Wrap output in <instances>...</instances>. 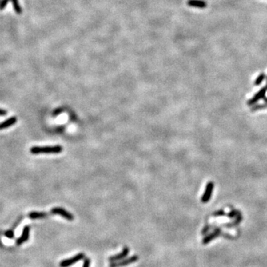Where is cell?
<instances>
[{"instance_id":"cell-1","label":"cell","mask_w":267,"mask_h":267,"mask_svg":"<svg viewBox=\"0 0 267 267\" xmlns=\"http://www.w3.org/2000/svg\"><path fill=\"white\" fill-rule=\"evenodd\" d=\"M30 153L34 154H58L62 151L61 145L52 146H34L30 149Z\"/></svg>"},{"instance_id":"cell-2","label":"cell","mask_w":267,"mask_h":267,"mask_svg":"<svg viewBox=\"0 0 267 267\" xmlns=\"http://www.w3.org/2000/svg\"><path fill=\"white\" fill-rule=\"evenodd\" d=\"M266 92H267V85H266V86H265L264 87H263L261 89H260L259 91L252 97V98L247 100L246 104L250 106H253V105L257 103L260 100L264 98Z\"/></svg>"},{"instance_id":"cell-3","label":"cell","mask_w":267,"mask_h":267,"mask_svg":"<svg viewBox=\"0 0 267 267\" xmlns=\"http://www.w3.org/2000/svg\"><path fill=\"white\" fill-rule=\"evenodd\" d=\"M50 212H51V214H57V215H59L61 216V217L66 218V220H68V221H74V215L71 214V213L66 211V209L60 208V207H55V208H53L51 210H50Z\"/></svg>"},{"instance_id":"cell-4","label":"cell","mask_w":267,"mask_h":267,"mask_svg":"<svg viewBox=\"0 0 267 267\" xmlns=\"http://www.w3.org/2000/svg\"><path fill=\"white\" fill-rule=\"evenodd\" d=\"M214 188V184L213 182L210 181L209 183H207L206 186H205L204 193H203V196L201 197V202L203 203H206L210 200L211 197H212L213 190Z\"/></svg>"},{"instance_id":"cell-5","label":"cell","mask_w":267,"mask_h":267,"mask_svg":"<svg viewBox=\"0 0 267 267\" xmlns=\"http://www.w3.org/2000/svg\"><path fill=\"white\" fill-rule=\"evenodd\" d=\"M85 258V254L84 253H79L77 254V255H75L74 257H71V258H68L63 260L62 261H61V263H59V266L60 267H69L71 265H74V263H77L78 261H81L82 259Z\"/></svg>"},{"instance_id":"cell-6","label":"cell","mask_w":267,"mask_h":267,"mask_svg":"<svg viewBox=\"0 0 267 267\" xmlns=\"http://www.w3.org/2000/svg\"><path fill=\"white\" fill-rule=\"evenodd\" d=\"M139 260V257L137 255H134L132 257H129V258H126L124 260H121L120 261H117V262H113L110 264L109 267H122L127 266V265L131 264L137 262Z\"/></svg>"},{"instance_id":"cell-7","label":"cell","mask_w":267,"mask_h":267,"mask_svg":"<svg viewBox=\"0 0 267 267\" xmlns=\"http://www.w3.org/2000/svg\"><path fill=\"white\" fill-rule=\"evenodd\" d=\"M30 229V227L28 226V225H26V226L24 227V229H23L22 230V234L20 237L18 238L17 241H16V243H17V246H20L23 243L26 242V241H28V238H29Z\"/></svg>"},{"instance_id":"cell-8","label":"cell","mask_w":267,"mask_h":267,"mask_svg":"<svg viewBox=\"0 0 267 267\" xmlns=\"http://www.w3.org/2000/svg\"><path fill=\"white\" fill-rule=\"evenodd\" d=\"M129 249L128 248V247H124L123 250H122V252H121V253L117 254V255H115L114 256H111V257H110L109 258V261L111 263L117 262V261H121V260L125 258L126 256L129 255Z\"/></svg>"},{"instance_id":"cell-9","label":"cell","mask_w":267,"mask_h":267,"mask_svg":"<svg viewBox=\"0 0 267 267\" xmlns=\"http://www.w3.org/2000/svg\"><path fill=\"white\" fill-rule=\"evenodd\" d=\"M187 5L192 8L203 9L207 7V3L203 0H188Z\"/></svg>"},{"instance_id":"cell-10","label":"cell","mask_w":267,"mask_h":267,"mask_svg":"<svg viewBox=\"0 0 267 267\" xmlns=\"http://www.w3.org/2000/svg\"><path fill=\"white\" fill-rule=\"evenodd\" d=\"M17 121V119L16 117H11L10 118H8V120H5L2 122L0 123V130H2L7 128H9L10 126H12L13 125L16 123Z\"/></svg>"},{"instance_id":"cell-11","label":"cell","mask_w":267,"mask_h":267,"mask_svg":"<svg viewBox=\"0 0 267 267\" xmlns=\"http://www.w3.org/2000/svg\"><path fill=\"white\" fill-rule=\"evenodd\" d=\"M221 229H216L214 232H212V234H209L208 236H206V237L203 238V244H207V243H209L210 241H212L213 239H214V238L217 237V236H219L220 234H221Z\"/></svg>"},{"instance_id":"cell-12","label":"cell","mask_w":267,"mask_h":267,"mask_svg":"<svg viewBox=\"0 0 267 267\" xmlns=\"http://www.w3.org/2000/svg\"><path fill=\"white\" fill-rule=\"evenodd\" d=\"M47 213L46 212H32L28 214V217L31 219H39V218H44L47 217Z\"/></svg>"},{"instance_id":"cell-13","label":"cell","mask_w":267,"mask_h":267,"mask_svg":"<svg viewBox=\"0 0 267 267\" xmlns=\"http://www.w3.org/2000/svg\"><path fill=\"white\" fill-rule=\"evenodd\" d=\"M10 2L13 4V8H14V11L17 14H22V9L20 5H19V0H10Z\"/></svg>"},{"instance_id":"cell-14","label":"cell","mask_w":267,"mask_h":267,"mask_svg":"<svg viewBox=\"0 0 267 267\" xmlns=\"http://www.w3.org/2000/svg\"><path fill=\"white\" fill-rule=\"evenodd\" d=\"M266 74H265L264 73H261V74H259L258 77L256 78V79L255 80V82H254V85L255 86H260V85L261 84V82H263V80H264L265 78H266Z\"/></svg>"},{"instance_id":"cell-15","label":"cell","mask_w":267,"mask_h":267,"mask_svg":"<svg viewBox=\"0 0 267 267\" xmlns=\"http://www.w3.org/2000/svg\"><path fill=\"white\" fill-rule=\"evenodd\" d=\"M267 109V103L266 102H265V103L263 104H259V105H255V106H254L253 107L251 108V111H258V110H261V109Z\"/></svg>"},{"instance_id":"cell-16","label":"cell","mask_w":267,"mask_h":267,"mask_svg":"<svg viewBox=\"0 0 267 267\" xmlns=\"http://www.w3.org/2000/svg\"><path fill=\"white\" fill-rule=\"evenodd\" d=\"M10 0H1L0 1V10H2L6 8V5Z\"/></svg>"},{"instance_id":"cell-17","label":"cell","mask_w":267,"mask_h":267,"mask_svg":"<svg viewBox=\"0 0 267 267\" xmlns=\"http://www.w3.org/2000/svg\"><path fill=\"white\" fill-rule=\"evenodd\" d=\"M225 212L223 210H218L217 212L213 213V216L214 217H222V216H225Z\"/></svg>"},{"instance_id":"cell-18","label":"cell","mask_w":267,"mask_h":267,"mask_svg":"<svg viewBox=\"0 0 267 267\" xmlns=\"http://www.w3.org/2000/svg\"><path fill=\"white\" fill-rule=\"evenodd\" d=\"M5 235L7 237L10 238V239H13V238L14 237V233L12 230L7 231V232L5 233Z\"/></svg>"},{"instance_id":"cell-19","label":"cell","mask_w":267,"mask_h":267,"mask_svg":"<svg viewBox=\"0 0 267 267\" xmlns=\"http://www.w3.org/2000/svg\"><path fill=\"white\" fill-rule=\"evenodd\" d=\"M90 264H91V260L89 258H85L82 267H90Z\"/></svg>"},{"instance_id":"cell-20","label":"cell","mask_w":267,"mask_h":267,"mask_svg":"<svg viewBox=\"0 0 267 267\" xmlns=\"http://www.w3.org/2000/svg\"><path fill=\"white\" fill-rule=\"evenodd\" d=\"M5 115H7V111L0 109V116H5Z\"/></svg>"},{"instance_id":"cell-21","label":"cell","mask_w":267,"mask_h":267,"mask_svg":"<svg viewBox=\"0 0 267 267\" xmlns=\"http://www.w3.org/2000/svg\"><path fill=\"white\" fill-rule=\"evenodd\" d=\"M263 100H264L265 102H266L267 103V97H264V98H263Z\"/></svg>"},{"instance_id":"cell-22","label":"cell","mask_w":267,"mask_h":267,"mask_svg":"<svg viewBox=\"0 0 267 267\" xmlns=\"http://www.w3.org/2000/svg\"><path fill=\"white\" fill-rule=\"evenodd\" d=\"M266 85H267V77H266Z\"/></svg>"},{"instance_id":"cell-23","label":"cell","mask_w":267,"mask_h":267,"mask_svg":"<svg viewBox=\"0 0 267 267\" xmlns=\"http://www.w3.org/2000/svg\"><path fill=\"white\" fill-rule=\"evenodd\" d=\"M0 1H1V0H0Z\"/></svg>"}]
</instances>
